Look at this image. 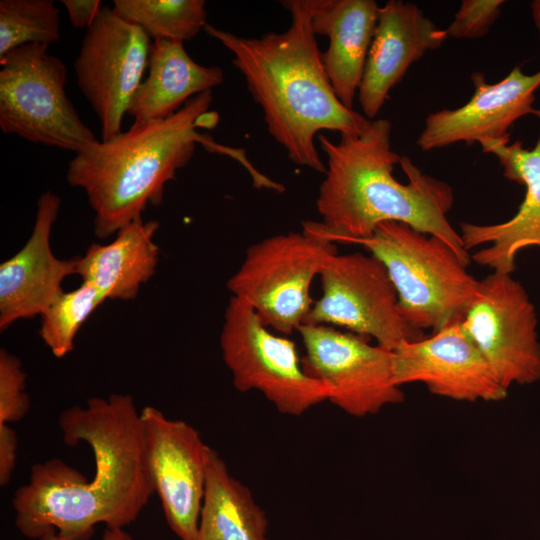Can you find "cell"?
<instances>
[{
  "label": "cell",
  "mask_w": 540,
  "mask_h": 540,
  "mask_svg": "<svg viewBox=\"0 0 540 540\" xmlns=\"http://www.w3.org/2000/svg\"><path fill=\"white\" fill-rule=\"evenodd\" d=\"M63 441L93 452L91 480L60 459L32 466L28 483L12 498L15 525L27 538L55 529L61 540H88L97 524L124 528L154 494L144 462L141 413L128 394L92 397L63 410Z\"/></svg>",
  "instance_id": "6da1fadb"
},
{
  "label": "cell",
  "mask_w": 540,
  "mask_h": 540,
  "mask_svg": "<svg viewBox=\"0 0 540 540\" xmlns=\"http://www.w3.org/2000/svg\"><path fill=\"white\" fill-rule=\"evenodd\" d=\"M391 130L388 120L374 119L362 133L341 135L337 143L317 136L327 166L315 228L335 243H358L383 222H402L440 238L468 266L471 256L447 218L452 188L393 151Z\"/></svg>",
  "instance_id": "7a4b0ae2"
},
{
  "label": "cell",
  "mask_w": 540,
  "mask_h": 540,
  "mask_svg": "<svg viewBox=\"0 0 540 540\" xmlns=\"http://www.w3.org/2000/svg\"><path fill=\"white\" fill-rule=\"evenodd\" d=\"M291 15L282 33L242 37L206 24L204 31L233 54L269 134L296 165L326 172L315 137L322 130L362 133L371 120L345 107L325 72L307 0L281 1Z\"/></svg>",
  "instance_id": "3957f363"
},
{
  "label": "cell",
  "mask_w": 540,
  "mask_h": 540,
  "mask_svg": "<svg viewBox=\"0 0 540 540\" xmlns=\"http://www.w3.org/2000/svg\"><path fill=\"white\" fill-rule=\"evenodd\" d=\"M212 99V91L196 95L170 117L133 123L127 131L97 141L69 161L67 183L85 192L98 238L106 239L143 220L148 205L161 204L166 184L188 164L196 144L211 153L241 159L242 149L218 144L197 132L218 121L217 113L209 112Z\"/></svg>",
  "instance_id": "277c9868"
},
{
  "label": "cell",
  "mask_w": 540,
  "mask_h": 540,
  "mask_svg": "<svg viewBox=\"0 0 540 540\" xmlns=\"http://www.w3.org/2000/svg\"><path fill=\"white\" fill-rule=\"evenodd\" d=\"M385 266L403 319L433 333L462 322L479 290L455 251L408 224L383 222L358 242Z\"/></svg>",
  "instance_id": "5b68a950"
},
{
  "label": "cell",
  "mask_w": 540,
  "mask_h": 540,
  "mask_svg": "<svg viewBox=\"0 0 540 540\" xmlns=\"http://www.w3.org/2000/svg\"><path fill=\"white\" fill-rule=\"evenodd\" d=\"M336 253L335 242L313 221H306L302 232L271 236L249 246L227 288L267 327L289 335L304 324L314 304L312 282Z\"/></svg>",
  "instance_id": "8992f818"
},
{
  "label": "cell",
  "mask_w": 540,
  "mask_h": 540,
  "mask_svg": "<svg viewBox=\"0 0 540 540\" xmlns=\"http://www.w3.org/2000/svg\"><path fill=\"white\" fill-rule=\"evenodd\" d=\"M47 49L27 44L0 58V128L35 144L79 153L99 140L66 95V66Z\"/></svg>",
  "instance_id": "52a82bcc"
},
{
  "label": "cell",
  "mask_w": 540,
  "mask_h": 540,
  "mask_svg": "<svg viewBox=\"0 0 540 540\" xmlns=\"http://www.w3.org/2000/svg\"><path fill=\"white\" fill-rule=\"evenodd\" d=\"M222 358L240 392L257 390L282 414L300 416L329 398L308 375L295 343L271 333L255 310L231 296L220 334Z\"/></svg>",
  "instance_id": "ba28073f"
},
{
  "label": "cell",
  "mask_w": 540,
  "mask_h": 540,
  "mask_svg": "<svg viewBox=\"0 0 540 540\" xmlns=\"http://www.w3.org/2000/svg\"><path fill=\"white\" fill-rule=\"evenodd\" d=\"M319 276L322 295L304 324L340 326L391 351L425 337L401 316L395 287L375 256L336 253Z\"/></svg>",
  "instance_id": "9c48e42d"
},
{
  "label": "cell",
  "mask_w": 540,
  "mask_h": 540,
  "mask_svg": "<svg viewBox=\"0 0 540 540\" xmlns=\"http://www.w3.org/2000/svg\"><path fill=\"white\" fill-rule=\"evenodd\" d=\"M151 38L102 6L74 61L77 85L101 125L102 141L122 133V120L148 67Z\"/></svg>",
  "instance_id": "30bf717a"
},
{
  "label": "cell",
  "mask_w": 540,
  "mask_h": 540,
  "mask_svg": "<svg viewBox=\"0 0 540 540\" xmlns=\"http://www.w3.org/2000/svg\"><path fill=\"white\" fill-rule=\"evenodd\" d=\"M297 331L305 372L327 386L328 401L345 413L365 417L404 400L394 381L393 351L329 325L302 324Z\"/></svg>",
  "instance_id": "8fae6325"
},
{
  "label": "cell",
  "mask_w": 540,
  "mask_h": 540,
  "mask_svg": "<svg viewBox=\"0 0 540 540\" xmlns=\"http://www.w3.org/2000/svg\"><path fill=\"white\" fill-rule=\"evenodd\" d=\"M461 323L507 390L540 381L536 309L512 274L493 271L479 280L478 294Z\"/></svg>",
  "instance_id": "7c38bea8"
},
{
  "label": "cell",
  "mask_w": 540,
  "mask_h": 540,
  "mask_svg": "<svg viewBox=\"0 0 540 540\" xmlns=\"http://www.w3.org/2000/svg\"><path fill=\"white\" fill-rule=\"evenodd\" d=\"M140 413L145 468L166 521L180 540H196L210 447L185 421L170 419L153 406Z\"/></svg>",
  "instance_id": "4fadbf2b"
},
{
  "label": "cell",
  "mask_w": 540,
  "mask_h": 540,
  "mask_svg": "<svg viewBox=\"0 0 540 540\" xmlns=\"http://www.w3.org/2000/svg\"><path fill=\"white\" fill-rule=\"evenodd\" d=\"M393 373L399 387L422 383L432 394L456 401L497 402L508 394L461 322L398 346Z\"/></svg>",
  "instance_id": "5bb4252c"
},
{
  "label": "cell",
  "mask_w": 540,
  "mask_h": 540,
  "mask_svg": "<svg viewBox=\"0 0 540 540\" xmlns=\"http://www.w3.org/2000/svg\"><path fill=\"white\" fill-rule=\"evenodd\" d=\"M474 93L470 100L455 109H441L425 119L416 144L422 151H431L459 142L467 145L482 140L510 141L509 129L521 117L534 114L535 92L540 87V70L525 74L515 67L505 78L488 83L485 75H471Z\"/></svg>",
  "instance_id": "9a60e30c"
},
{
  "label": "cell",
  "mask_w": 540,
  "mask_h": 540,
  "mask_svg": "<svg viewBox=\"0 0 540 540\" xmlns=\"http://www.w3.org/2000/svg\"><path fill=\"white\" fill-rule=\"evenodd\" d=\"M479 143L485 153L497 156L505 178L525 186V196L511 219L486 225L461 222L459 234L467 251L487 245L471 255L474 262L512 274L521 250L540 248V134L531 149L520 140L511 144L492 139Z\"/></svg>",
  "instance_id": "2e32d148"
},
{
  "label": "cell",
  "mask_w": 540,
  "mask_h": 540,
  "mask_svg": "<svg viewBox=\"0 0 540 540\" xmlns=\"http://www.w3.org/2000/svg\"><path fill=\"white\" fill-rule=\"evenodd\" d=\"M61 199L46 191L37 200L32 233L24 246L0 265V330L42 315L64 292L63 281L78 275V258L59 259L50 238Z\"/></svg>",
  "instance_id": "e0dca14e"
},
{
  "label": "cell",
  "mask_w": 540,
  "mask_h": 540,
  "mask_svg": "<svg viewBox=\"0 0 540 540\" xmlns=\"http://www.w3.org/2000/svg\"><path fill=\"white\" fill-rule=\"evenodd\" d=\"M447 38L414 3L390 0L381 6L357 93L364 116L374 120L410 66Z\"/></svg>",
  "instance_id": "ac0fdd59"
},
{
  "label": "cell",
  "mask_w": 540,
  "mask_h": 540,
  "mask_svg": "<svg viewBox=\"0 0 540 540\" xmlns=\"http://www.w3.org/2000/svg\"><path fill=\"white\" fill-rule=\"evenodd\" d=\"M307 5L315 35L329 39L322 62L331 86L342 104L353 109L380 6L374 0H307Z\"/></svg>",
  "instance_id": "d6986e66"
},
{
  "label": "cell",
  "mask_w": 540,
  "mask_h": 540,
  "mask_svg": "<svg viewBox=\"0 0 540 540\" xmlns=\"http://www.w3.org/2000/svg\"><path fill=\"white\" fill-rule=\"evenodd\" d=\"M223 81L220 67L196 63L182 41L156 39L150 49L148 75L136 91L127 114L134 118V123L168 118L188 100L212 91Z\"/></svg>",
  "instance_id": "ffe728a7"
},
{
  "label": "cell",
  "mask_w": 540,
  "mask_h": 540,
  "mask_svg": "<svg viewBox=\"0 0 540 540\" xmlns=\"http://www.w3.org/2000/svg\"><path fill=\"white\" fill-rule=\"evenodd\" d=\"M158 228L157 220H139L121 228L108 244H91L78 258L82 282L94 286L105 301L135 299L141 285L156 272Z\"/></svg>",
  "instance_id": "44dd1931"
},
{
  "label": "cell",
  "mask_w": 540,
  "mask_h": 540,
  "mask_svg": "<svg viewBox=\"0 0 540 540\" xmlns=\"http://www.w3.org/2000/svg\"><path fill=\"white\" fill-rule=\"evenodd\" d=\"M268 520L250 490L209 448L206 485L196 540H269Z\"/></svg>",
  "instance_id": "7402d4cb"
},
{
  "label": "cell",
  "mask_w": 540,
  "mask_h": 540,
  "mask_svg": "<svg viewBox=\"0 0 540 540\" xmlns=\"http://www.w3.org/2000/svg\"><path fill=\"white\" fill-rule=\"evenodd\" d=\"M114 12L150 38L187 41L206 26L203 0H114Z\"/></svg>",
  "instance_id": "603a6c76"
},
{
  "label": "cell",
  "mask_w": 540,
  "mask_h": 540,
  "mask_svg": "<svg viewBox=\"0 0 540 540\" xmlns=\"http://www.w3.org/2000/svg\"><path fill=\"white\" fill-rule=\"evenodd\" d=\"M60 39V12L51 0L0 1V58L27 44Z\"/></svg>",
  "instance_id": "cb8c5ba5"
},
{
  "label": "cell",
  "mask_w": 540,
  "mask_h": 540,
  "mask_svg": "<svg viewBox=\"0 0 540 540\" xmlns=\"http://www.w3.org/2000/svg\"><path fill=\"white\" fill-rule=\"evenodd\" d=\"M104 302L94 286L82 282L78 288L61 293L46 309L39 335L55 357L63 358L73 350L80 328Z\"/></svg>",
  "instance_id": "d4e9b609"
},
{
  "label": "cell",
  "mask_w": 540,
  "mask_h": 540,
  "mask_svg": "<svg viewBox=\"0 0 540 540\" xmlns=\"http://www.w3.org/2000/svg\"><path fill=\"white\" fill-rule=\"evenodd\" d=\"M30 408L21 360L0 350V425L21 420Z\"/></svg>",
  "instance_id": "484cf974"
},
{
  "label": "cell",
  "mask_w": 540,
  "mask_h": 540,
  "mask_svg": "<svg viewBox=\"0 0 540 540\" xmlns=\"http://www.w3.org/2000/svg\"><path fill=\"white\" fill-rule=\"evenodd\" d=\"M502 0H464L453 21L445 29L447 37L477 39L484 37L500 15Z\"/></svg>",
  "instance_id": "4316f807"
},
{
  "label": "cell",
  "mask_w": 540,
  "mask_h": 540,
  "mask_svg": "<svg viewBox=\"0 0 540 540\" xmlns=\"http://www.w3.org/2000/svg\"><path fill=\"white\" fill-rule=\"evenodd\" d=\"M18 438L8 425H0V484L5 486L11 479L15 464Z\"/></svg>",
  "instance_id": "83f0119b"
},
{
  "label": "cell",
  "mask_w": 540,
  "mask_h": 540,
  "mask_svg": "<svg viewBox=\"0 0 540 540\" xmlns=\"http://www.w3.org/2000/svg\"><path fill=\"white\" fill-rule=\"evenodd\" d=\"M66 8L71 24L79 29H87L101 9L99 0H61Z\"/></svg>",
  "instance_id": "f1b7e54d"
},
{
  "label": "cell",
  "mask_w": 540,
  "mask_h": 540,
  "mask_svg": "<svg viewBox=\"0 0 540 540\" xmlns=\"http://www.w3.org/2000/svg\"><path fill=\"white\" fill-rule=\"evenodd\" d=\"M27 540H61L55 529L47 530L38 538H27ZM103 540H134V538L124 530V528H106L103 533Z\"/></svg>",
  "instance_id": "f546056e"
},
{
  "label": "cell",
  "mask_w": 540,
  "mask_h": 540,
  "mask_svg": "<svg viewBox=\"0 0 540 540\" xmlns=\"http://www.w3.org/2000/svg\"><path fill=\"white\" fill-rule=\"evenodd\" d=\"M531 14L536 29L540 33V0H535L531 3Z\"/></svg>",
  "instance_id": "4dcf8cb0"
}]
</instances>
